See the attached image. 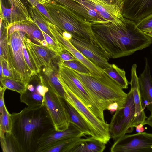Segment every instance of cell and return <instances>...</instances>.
Here are the masks:
<instances>
[{
  "mask_svg": "<svg viewBox=\"0 0 152 152\" xmlns=\"http://www.w3.org/2000/svg\"><path fill=\"white\" fill-rule=\"evenodd\" d=\"M0 81L1 86L17 92L20 94L25 91L28 85L20 80L7 77H1Z\"/></svg>",
  "mask_w": 152,
  "mask_h": 152,
  "instance_id": "obj_27",
  "label": "cell"
},
{
  "mask_svg": "<svg viewBox=\"0 0 152 152\" xmlns=\"http://www.w3.org/2000/svg\"><path fill=\"white\" fill-rule=\"evenodd\" d=\"M65 102L69 116L70 122L77 126L85 135L92 136L89 126L81 115L74 107L66 101Z\"/></svg>",
  "mask_w": 152,
  "mask_h": 152,
  "instance_id": "obj_23",
  "label": "cell"
},
{
  "mask_svg": "<svg viewBox=\"0 0 152 152\" xmlns=\"http://www.w3.org/2000/svg\"><path fill=\"white\" fill-rule=\"evenodd\" d=\"M12 132L22 152H36L37 142L45 133L54 128L44 105L26 107L11 114Z\"/></svg>",
  "mask_w": 152,
  "mask_h": 152,
  "instance_id": "obj_2",
  "label": "cell"
},
{
  "mask_svg": "<svg viewBox=\"0 0 152 152\" xmlns=\"http://www.w3.org/2000/svg\"><path fill=\"white\" fill-rule=\"evenodd\" d=\"M31 6L36 7V5L39 4L38 0H27Z\"/></svg>",
  "mask_w": 152,
  "mask_h": 152,
  "instance_id": "obj_39",
  "label": "cell"
},
{
  "mask_svg": "<svg viewBox=\"0 0 152 152\" xmlns=\"http://www.w3.org/2000/svg\"><path fill=\"white\" fill-rule=\"evenodd\" d=\"M39 4L43 5L45 4L50 3L53 0H38Z\"/></svg>",
  "mask_w": 152,
  "mask_h": 152,
  "instance_id": "obj_40",
  "label": "cell"
},
{
  "mask_svg": "<svg viewBox=\"0 0 152 152\" xmlns=\"http://www.w3.org/2000/svg\"><path fill=\"white\" fill-rule=\"evenodd\" d=\"M152 38V36L151 37Z\"/></svg>",
  "mask_w": 152,
  "mask_h": 152,
  "instance_id": "obj_42",
  "label": "cell"
},
{
  "mask_svg": "<svg viewBox=\"0 0 152 152\" xmlns=\"http://www.w3.org/2000/svg\"><path fill=\"white\" fill-rule=\"evenodd\" d=\"M91 24L95 37L110 58L129 56L152 43V38L140 30L135 21L126 18L118 25L107 21Z\"/></svg>",
  "mask_w": 152,
  "mask_h": 152,
  "instance_id": "obj_1",
  "label": "cell"
},
{
  "mask_svg": "<svg viewBox=\"0 0 152 152\" xmlns=\"http://www.w3.org/2000/svg\"><path fill=\"white\" fill-rule=\"evenodd\" d=\"M0 140L3 152H22L18 140L12 132L5 133Z\"/></svg>",
  "mask_w": 152,
  "mask_h": 152,
  "instance_id": "obj_26",
  "label": "cell"
},
{
  "mask_svg": "<svg viewBox=\"0 0 152 152\" xmlns=\"http://www.w3.org/2000/svg\"><path fill=\"white\" fill-rule=\"evenodd\" d=\"M7 88L3 86L0 87V111H2L4 107L5 106L4 99V95L5 91Z\"/></svg>",
  "mask_w": 152,
  "mask_h": 152,
  "instance_id": "obj_33",
  "label": "cell"
},
{
  "mask_svg": "<svg viewBox=\"0 0 152 152\" xmlns=\"http://www.w3.org/2000/svg\"><path fill=\"white\" fill-rule=\"evenodd\" d=\"M57 65L58 67H68L80 73L91 74L86 66L77 59L64 61Z\"/></svg>",
  "mask_w": 152,
  "mask_h": 152,
  "instance_id": "obj_29",
  "label": "cell"
},
{
  "mask_svg": "<svg viewBox=\"0 0 152 152\" xmlns=\"http://www.w3.org/2000/svg\"><path fill=\"white\" fill-rule=\"evenodd\" d=\"M118 105L117 103L114 102L110 104L107 108V110L109 111L111 114H113L118 109Z\"/></svg>",
  "mask_w": 152,
  "mask_h": 152,
  "instance_id": "obj_35",
  "label": "cell"
},
{
  "mask_svg": "<svg viewBox=\"0 0 152 152\" xmlns=\"http://www.w3.org/2000/svg\"><path fill=\"white\" fill-rule=\"evenodd\" d=\"M122 13L135 22L140 20L152 13V0H125Z\"/></svg>",
  "mask_w": 152,
  "mask_h": 152,
  "instance_id": "obj_16",
  "label": "cell"
},
{
  "mask_svg": "<svg viewBox=\"0 0 152 152\" xmlns=\"http://www.w3.org/2000/svg\"></svg>",
  "mask_w": 152,
  "mask_h": 152,
  "instance_id": "obj_43",
  "label": "cell"
},
{
  "mask_svg": "<svg viewBox=\"0 0 152 152\" xmlns=\"http://www.w3.org/2000/svg\"><path fill=\"white\" fill-rule=\"evenodd\" d=\"M81 137L78 136L60 140L45 148L42 152H70L74 145Z\"/></svg>",
  "mask_w": 152,
  "mask_h": 152,
  "instance_id": "obj_24",
  "label": "cell"
},
{
  "mask_svg": "<svg viewBox=\"0 0 152 152\" xmlns=\"http://www.w3.org/2000/svg\"><path fill=\"white\" fill-rule=\"evenodd\" d=\"M142 124L144 125H148L152 128V115H150L146 119Z\"/></svg>",
  "mask_w": 152,
  "mask_h": 152,
  "instance_id": "obj_36",
  "label": "cell"
},
{
  "mask_svg": "<svg viewBox=\"0 0 152 152\" xmlns=\"http://www.w3.org/2000/svg\"><path fill=\"white\" fill-rule=\"evenodd\" d=\"M111 152H152V134H125L114 140Z\"/></svg>",
  "mask_w": 152,
  "mask_h": 152,
  "instance_id": "obj_10",
  "label": "cell"
},
{
  "mask_svg": "<svg viewBox=\"0 0 152 152\" xmlns=\"http://www.w3.org/2000/svg\"><path fill=\"white\" fill-rule=\"evenodd\" d=\"M145 63L143 71L138 77L139 90L143 103L152 115V78L147 58Z\"/></svg>",
  "mask_w": 152,
  "mask_h": 152,
  "instance_id": "obj_20",
  "label": "cell"
},
{
  "mask_svg": "<svg viewBox=\"0 0 152 152\" xmlns=\"http://www.w3.org/2000/svg\"><path fill=\"white\" fill-rule=\"evenodd\" d=\"M26 33L20 30L0 33V57L5 59L11 69L12 78L28 84L34 75L25 59L23 37Z\"/></svg>",
  "mask_w": 152,
  "mask_h": 152,
  "instance_id": "obj_5",
  "label": "cell"
},
{
  "mask_svg": "<svg viewBox=\"0 0 152 152\" xmlns=\"http://www.w3.org/2000/svg\"><path fill=\"white\" fill-rule=\"evenodd\" d=\"M63 35L65 39L69 41H70L72 37V36L70 34L66 31L63 32Z\"/></svg>",
  "mask_w": 152,
  "mask_h": 152,
  "instance_id": "obj_37",
  "label": "cell"
},
{
  "mask_svg": "<svg viewBox=\"0 0 152 152\" xmlns=\"http://www.w3.org/2000/svg\"><path fill=\"white\" fill-rule=\"evenodd\" d=\"M10 9L4 7L1 3L0 19L6 25H12L33 21L29 12L27 4L24 0H8Z\"/></svg>",
  "mask_w": 152,
  "mask_h": 152,
  "instance_id": "obj_12",
  "label": "cell"
},
{
  "mask_svg": "<svg viewBox=\"0 0 152 152\" xmlns=\"http://www.w3.org/2000/svg\"><path fill=\"white\" fill-rule=\"evenodd\" d=\"M122 89L128 88L129 82L126 75L125 72L114 64H111L108 68L103 70Z\"/></svg>",
  "mask_w": 152,
  "mask_h": 152,
  "instance_id": "obj_25",
  "label": "cell"
},
{
  "mask_svg": "<svg viewBox=\"0 0 152 152\" xmlns=\"http://www.w3.org/2000/svg\"><path fill=\"white\" fill-rule=\"evenodd\" d=\"M109 4L115 6L122 12L125 0H106Z\"/></svg>",
  "mask_w": 152,
  "mask_h": 152,
  "instance_id": "obj_34",
  "label": "cell"
},
{
  "mask_svg": "<svg viewBox=\"0 0 152 152\" xmlns=\"http://www.w3.org/2000/svg\"><path fill=\"white\" fill-rule=\"evenodd\" d=\"M70 42L73 46L89 61L102 70L110 67L109 56L88 42L72 37Z\"/></svg>",
  "mask_w": 152,
  "mask_h": 152,
  "instance_id": "obj_14",
  "label": "cell"
},
{
  "mask_svg": "<svg viewBox=\"0 0 152 152\" xmlns=\"http://www.w3.org/2000/svg\"><path fill=\"white\" fill-rule=\"evenodd\" d=\"M147 35L151 37L152 36V28L144 32Z\"/></svg>",
  "mask_w": 152,
  "mask_h": 152,
  "instance_id": "obj_41",
  "label": "cell"
},
{
  "mask_svg": "<svg viewBox=\"0 0 152 152\" xmlns=\"http://www.w3.org/2000/svg\"><path fill=\"white\" fill-rule=\"evenodd\" d=\"M58 77L66 93L65 100L74 107L81 115L89 126L92 136L107 144L110 139L109 124L91 112L72 93L59 75Z\"/></svg>",
  "mask_w": 152,
  "mask_h": 152,
  "instance_id": "obj_6",
  "label": "cell"
},
{
  "mask_svg": "<svg viewBox=\"0 0 152 152\" xmlns=\"http://www.w3.org/2000/svg\"><path fill=\"white\" fill-rule=\"evenodd\" d=\"M75 125L70 123L69 127L62 131L56 130L53 128L43 134L38 140L36 152H42L46 148L60 140L73 137L85 136Z\"/></svg>",
  "mask_w": 152,
  "mask_h": 152,
  "instance_id": "obj_15",
  "label": "cell"
},
{
  "mask_svg": "<svg viewBox=\"0 0 152 152\" xmlns=\"http://www.w3.org/2000/svg\"><path fill=\"white\" fill-rule=\"evenodd\" d=\"M0 113V138H1L5 133L12 132V121L11 114L9 112L6 106Z\"/></svg>",
  "mask_w": 152,
  "mask_h": 152,
  "instance_id": "obj_28",
  "label": "cell"
},
{
  "mask_svg": "<svg viewBox=\"0 0 152 152\" xmlns=\"http://www.w3.org/2000/svg\"><path fill=\"white\" fill-rule=\"evenodd\" d=\"M136 22L137 27L143 32L152 28V13Z\"/></svg>",
  "mask_w": 152,
  "mask_h": 152,
  "instance_id": "obj_30",
  "label": "cell"
},
{
  "mask_svg": "<svg viewBox=\"0 0 152 152\" xmlns=\"http://www.w3.org/2000/svg\"><path fill=\"white\" fill-rule=\"evenodd\" d=\"M58 69L53 65L48 68H44L42 75L39 77L44 84L49 90L64 100L66 95L65 90L58 77Z\"/></svg>",
  "mask_w": 152,
  "mask_h": 152,
  "instance_id": "obj_21",
  "label": "cell"
},
{
  "mask_svg": "<svg viewBox=\"0 0 152 152\" xmlns=\"http://www.w3.org/2000/svg\"><path fill=\"white\" fill-rule=\"evenodd\" d=\"M0 64L1 65L2 72L0 77H7L12 78L11 72L6 60L3 57H0Z\"/></svg>",
  "mask_w": 152,
  "mask_h": 152,
  "instance_id": "obj_32",
  "label": "cell"
},
{
  "mask_svg": "<svg viewBox=\"0 0 152 152\" xmlns=\"http://www.w3.org/2000/svg\"><path fill=\"white\" fill-rule=\"evenodd\" d=\"M127 94L124 104L115 112L109 124L110 138L114 140L126 133L132 132L134 130L132 125L134 118L135 106L131 89Z\"/></svg>",
  "mask_w": 152,
  "mask_h": 152,
  "instance_id": "obj_7",
  "label": "cell"
},
{
  "mask_svg": "<svg viewBox=\"0 0 152 152\" xmlns=\"http://www.w3.org/2000/svg\"><path fill=\"white\" fill-rule=\"evenodd\" d=\"M34 76L28 84L25 91L20 94V100L28 107H37L44 105L45 95L48 91L39 76Z\"/></svg>",
  "mask_w": 152,
  "mask_h": 152,
  "instance_id": "obj_13",
  "label": "cell"
},
{
  "mask_svg": "<svg viewBox=\"0 0 152 152\" xmlns=\"http://www.w3.org/2000/svg\"><path fill=\"white\" fill-rule=\"evenodd\" d=\"M94 8L96 12L107 22L116 25L120 24L125 20L122 11L106 0H87Z\"/></svg>",
  "mask_w": 152,
  "mask_h": 152,
  "instance_id": "obj_18",
  "label": "cell"
},
{
  "mask_svg": "<svg viewBox=\"0 0 152 152\" xmlns=\"http://www.w3.org/2000/svg\"><path fill=\"white\" fill-rule=\"evenodd\" d=\"M58 68L59 75L72 93L94 115L105 121L104 111L100 109L95 102L75 72L68 67Z\"/></svg>",
  "mask_w": 152,
  "mask_h": 152,
  "instance_id": "obj_8",
  "label": "cell"
},
{
  "mask_svg": "<svg viewBox=\"0 0 152 152\" xmlns=\"http://www.w3.org/2000/svg\"><path fill=\"white\" fill-rule=\"evenodd\" d=\"M74 71L87 91L102 110H107L108 105L114 102L118 103V109L123 106L127 94L103 70L98 75L85 74Z\"/></svg>",
  "mask_w": 152,
  "mask_h": 152,
  "instance_id": "obj_4",
  "label": "cell"
},
{
  "mask_svg": "<svg viewBox=\"0 0 152 152\" xmlns=\"http://www.w3.org/2000/svg\"><path fill=\"white\" fill-rule=\"evenodd\" d=\"M44 105L56 130L62 131L69 127V116L64 99L48 90L45 95Z\"/></svg>",
  "mask_w": 152,
  "mask_h": 152,
  "instance_id": "obj_9",
  "label": "cell"
},
{
  "mask_svg": "<svg viewBox=\"0 0 152 152\" xmlns=\"http://www.w3.org/2000/svg\"><path fill=\"white\" fill-rule=\"evenodd\" d=\"M57 64H61L64 61L77 59L71 53L66 50H63L57 57Z\"/></svg>",
  "mask_w": 152,
  "mask_h": 152,
  "instance_id": "obj_31",
  "label": "cell"
},
{
  "mask_svg": "<svg viewBox=\"0 0 152 152\" xmlns=\"http://www.w3.org/2000/svg\"><path fill=\"white\" fill-rule=\"evenodd\" d=\"M43 5L59 29L69 33L74 38L90 42L102 52L107 54L95 37L91 23L67 7L53 0Z\"/></svg>",
  "mask_w": 152,
  "mask_h": 152,
  "instance_id": "obj_3",
  "label": "cell"
},
{
  "mask_svg": "<svg viewBox=\"0 0 152 152\" xmlns=\"http://www.w3.org/2000/svg\"><path fill=\"white\" fill-rule=\"evenodd\" d=\"M52 34L57 42L63 49L66 50L71 53L78 60L86 66L92 74L98 75L102 73L103 70L99 68L73 46L70 41L64 38L62 31L57 29L52 32Z\"/></svg>",
  "mask_w": 152,
  "mask_h": 152,
  "instance_id": "obj_19",
  "label": "cell"
},
{
  "mask_svg": "<svg viewBox=\"0 0 152 152\" xmlns=\"http://www.w3.org/2000/svg\"><path fill=\"white\" fill-rule=\"evenodd\" d=\"M137 65L134 64L131 69V80L129 83L131 85L135 106L134 118L132 123L133 128L139 124H142L147 118L144 110L145 107L143 102L139 90L138 77L137 74Z\"/></svg>",
  "mask_w": 152,
  "mask_h": 152,
  "instance_id": "obj_17",
  "label": "cell"
},
{
  "mask_svg": "<svg viewBox=\"0 0 152 152\" xmlns=\"http://www.w3.org/2000/svg\"><path fill=\"white\" fill-rule=\"evenodd\" d=\"M136 130L138 132H142L144 131L143 125L142 124H138L136 127Z\"/></svg>",
  "mask_w": 152,
  "mask_h": 152,
  "instance_id": "obj_38",
  "label": "cell"
},
{
  "mask_svg": "<svg viewBox=\"0 0 152 152\" xmlns=\"http://www.w3.org/2000/svg\"><path fill=\"white\" fill-rule=\"evenodd\" d=\"M106 144L92 136L81 138L74 145L70 152H102Z\"/></svg>",
  "mask_w": 152,
  "mask_h": 152,
  "instance_id": "obj_22",
  "label": "cell"
},
{
  "mask_svg": "<svg viewBox=\"0 0 152 152\" xmlns=\"http://www.w3.org/2000/svg\"><path fill=\"white\" fill-rule=\"evenodd\" d=\"M23 43L38 74L40 72L42 66L48 68L53 65L52 61L58 55L55 52L42 45L35 43L26 33L23 37Z\"/></svg>",
  "mask_w": 152,
  "mask_h": 152,
  "instance_id": "obj_11",
  "label": "cell"
}]
</instances>
